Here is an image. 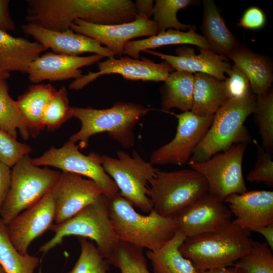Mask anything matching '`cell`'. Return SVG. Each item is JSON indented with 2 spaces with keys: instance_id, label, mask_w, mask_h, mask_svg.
<instances>
[{
  "instance_id": "3",
  "label": "cell",
  "mask_w": 273,
  "mask_h": 273,
  "mask_svg": "<svg viewBox=\"0 0 273 273\" xmlns=\"http://www.w3.org/2000/svg\"><path fill=\"white\" fill-rule=\"evenodd\" d=\"M253 241L250 231L231 220L214 231L186 238L180 250L197 270H202L232 266Z\"/></svg>"
},
{
  "instance_id": "27",
  "label": "cell",
  "mask_w": 273,
  "mask_h": 273,
  "mask_svg": "<svg viewBox=\"0 0 273 273\" xmlns=\"http://www.w3.org/2000/svg\"><path fill=\"white\" fill-rule=\"evenodd\" d=\"M56 90L51 84L30 86L16 100L18 107L30 132L33 137L44 128L43 112Z\"/></svg>"
},
{
  "instance_id": "42",
  "label": "cell",
  "mask_w": 273,
  "mask_h": 273,
  "mask_svg": "<svg viewBox=\"0 0 273 273\" xmlns=\"http://www.w3.org/2000/svg\"><path fill=\"white\" fill-rule=\"evenodd\" d=\"M9 1L0 0V30L7 32L15 30L16 24L9 10Z\"/></svg>"
},
{
  "instance_id": "26",
  "label": "cell",
  "mask_w": 273,
  "mask_h": 273,
  "mask_svg": "<svg viewBox=\"0 0 273 273\" xmlns=\"http://www.w3.org/2000/svg\"><path fill=\"white\" fill-rule=\"evenodd\" d=\"M195 30L194 26H191L187 32L169 29L147 38L129 41L124 46V54L139 59L141 52L160 47L178 44L193 45L198 48L210 50L204 38L197 34Z\"/></svg>"
},
{
  "instance_id": "47",
  "label": "cell",
  "mask_w": 273,
  "mask_h": 273,
  "mask_svg": "<svg viewBox=\"0 0 273 273\" xmlns=\"http://www.w3.org/2000/svg\"><path fill=\"white\" fill-rule=\"evenodd\" d=\"M10 77V73L0 66V80H6Z\"/></svg>"
},
{
  "instance_id": "35",
  "label": "cell",
  "mask_w": 273,
  "mask_h": 273,
  "mask_svg": "<svg viewBox=\"0 0 273 273\" xmlns=\"http://www.w3.org/2000/svg\"><path fill=\"white\" fill-rule=\"evenodd\" d=\"M256 96V95H255ZM254 120L262 143L266 151L273 150V92L270 89L266 94L256 96Z\"/></svg>"
},
{
  "instance_id": "19",
  "label": "cell",
  "mask_w": 273,
  "mask_h": 273,
  "mask_svg": "<svg viewBox=\"0 0 273 273\" xmlns=\"http://www.w3.org/2000/svg\"><path fill=\"white\" fill-rule=\"evenodd\" d=\"M232 215L235 225L254 231L256 229L273 224V192L253 190L233 194L224 200Z\"/></svg>"
},
{
  "instance_id": "17",
  "label": "cell",
  "mask_w": 273,
  "mask_h": 273,
  "mask_svg": "<svg viewBox=\"0 0 273 273\" xmlns=\"http://www.w3.org/2000/svg\"><path fill=\"white\" fill-rule=\"evenodd\" d=\"M54 217V204L50 190L39 201L6 225L9 239L20 253L26 254L32 241L50 229Z\"/></svg>"
},
{
  "instance_id": "31",
  "label": "cell",
  "mask_w": 273,
  "mask_h": 273,
  "mask_svg": "<svg viewBox=\"0 0 273 273\" xmlns=\"http://www.w3.org/2000/svg\"><path fill=\"white\" fill-rule=\"evenodd\" d=\"M0 129L15 139L17 132L25 140L31 136L16 100L9 94L5 80H0Z\"/></svg>"
},
{
  "instance_id": "29",
  "label": "cell",
  "mask_w": 273,
  "mask_h": 273,
  "mask_svg": "<svg viewBox=\"0 0 273 273\" xmlns=\"http://www.w3.org/2000/svg\"><path fill=\"white\" fill-rule=\"evenodd\" d=\"M194 74L180 71L171 73L160 88L164 111L177 108L190 111L193 100Z\"/></svg>"
},
{
  "instance_id": "39",
  "label": "cell",
  "mask_w": 273,
  "mask_h": 273,
  "mask_svg": "<svg viewBox=\"0 0 273 273\" xmlns=\"http://www.w3.org/2000/svg\"><path fill=\"white\" fill-rule=\"evenodd\" d=\"M31 148L22 143L0 129V161L13 167L24 156L29 154Z\"/></svg>"
},
{
  "instance_id": "18",
  "label": "cell",
  "mask_w": 273,
  "mask_h": 273,
  "mask_svg": "<svg viewBox=\"0 0 273 273\" xmlns=\"http://www.w3.org/2000/svg\"><path fill=\"white\" fill-rule=\"evenodd\" d=\"M21 28L24 33L55 53L78 56L85 53H91L108 58L115 56L108 48L88 36L74 32L70 28L58 32L30 23L22 25Z\"/></svg>"
},
{
  "instance_id": "6",
  "label": "cell",
  "mask_w": 273,
  "mask_h": 273,
  "mask_svg": "<svg viewBox=\"0 0 273 273\" xmlns=\"http://www.w3.org/2000/svg\"><path fill=\"white\" fill-rule=\"evenodd\" d=\"M49 230L54 235L39 249V252L43 254L62 244L66 237L76 236L94 241L106 259L119 241L109 217L108 196L104 194L68 220L61 224L53 223Z\"/></svg>"
},
{
  "instance_id": "5",
  "label": "cell",
  "mask_w": 273,
  "mask_h": 273,
  "mask_svg": "<svg viewBox=\"0 0 273 273\" xmlns=\"http://www.w3.org/2000/svg\"><path fill=\"white\" fill-rule=\"evenodd\" d=\"M255 104L256 96L253 94L241 99L229 100L214 115L209 128L189 161H206L235 144L250 141L244 124L253 113Z\"/></svg>"
},
{
  "instance_id": "20",
  "label": "cell",
  "mask_w": 273,
  "mask_h": 273,
  "mask_svg": "<svg viewBox=\"0 0 273 273\" xmlns=\"http://www.w3.org/2000/svg\"><path fill=\"white\" fill-rule=\"evenodd\" d=\"M103 58L98 54L74 56L49 52L31 63L27 72L28 79L36 84L46 80H75L83 75L81 68L98 63Z\"/></svg>"
},
{
  "instance_id": "44",
  "label": "cell",
  "mask_w": 273,
  "mask_h": 273,
  "mask_svg": "<svg viewBox=\"0 0 273 273\" xmlns=\"http://www.w3.org/2000/svg\"><path fill=\"white\" fill-rule=\"evenodd\" d=\"M152 0H136L134 5L137 15H143L150 19L152 16L154 7Z\"/></svg>"
},
{
  "instance_id": "36",
  "label": "cell",
  "mask_w": 273,
  "mask_h": 273,
  "mask_svg": "<svg viewBox=\"0 0 273 273\" xmlns=\"http://www.w3.org/2000/svg\"><path fill=\"white\" fill-rule=\"evenodd\" d=\"M73 117L72 107L69 105L67 90L64 86L55 92L43 114L44 128L54 130Z\"/></svg>"
},
{
  "instance_id": "7",
  "label": "cell",
  "mask_w": 273,
  "mask_h": 273,
  "mask_svg": "<svg viewBox=\"0 0 273 273\" xmlns=\"http://www.w3.org/2000/svg\"><path fill=\"white\" fill-rule=\"evenodd\" d=\"M29 154L13 167L9 190L0 209L7 225L15 217L39 201L51 190L60 172L33 165Z\"/></svg>"
},
{
  "instance_id": "34",
  "label": "cell",
  "mask_w": 273,
  "mask_h": 273,
  "mask_svg": "<svg viewBox=\"0 0 273 273\" xmlns=\"http://www.w3.org/2000/svg\"><path fill=\"white\" fill-rule=\"evenodd\" d=\"M192 0H156L154 5L153 20L157 24L159 32L172 29L185 30L191 25L181 23L178 19V12L194 4Z\"/></svg>"
},
{
  "instance_id": "23",
  "label": "cell",
  "mask_w": 273,
  "mask_h": 273,
  "mask_svg": "<svg viewBox=\"0 0 273 273\" xmlns=\"http://www.w3.org/2000/svg\"><path fill=\"white\" fill-rule=\"evenodd\" d=\"M47 50L36 41L14 37L0 30V66L9 73L27 74L31 63Z\"/></svg>"
},
{
  "instance_id": "10",
  "label": "cell",
  "mask_w": 273,
  "mask_h": 273,
  "mask_svg": "<svg viewBox=\"0 0 273 273\" xmlns=\"http://www.w3.org/2000/svg\"><path fill=\"white\" fill-rule=\"evenodd\" d=\"M246 144H235L206 161H189L187 164L204 177L208 185V193L224 201L230 195L248 191L242 170Z\"/></svg>"
},
{
  "instance_id": "21",
  "label": "cell",
  "mask_w": 273,
  "mask_h": 273,
  "mask_svg": "<svg viewBox=\"0 0 273 273\" xmlns=\"http://www.w3.org/2000/svg\"><path fill=\"white\" fill-rule=\"evenodd\" d=\"M196 54L191 48L180 47L176 51V55L166 54L151 50L143 52L158 57L168 62L176 71L189 73H202L212 75L221 81L225 79V74L232 66L228 58L218 55L211 50L199 48Z\"/></svg>"
},
{
  "instance_id": "43",
  "label": "cell",
  "mask_w": 273,
  "mask_h": 273,
  "mask_svg": "<svg viewBox=\"0 0 273 273\" xmlns=\"http://www.w3.org/2000/svg\"><path fill=\"white\" fill-rule=\"evenodd\" d=\"M11 179L10 167L0 161V209L9 190Z\"/></svg>"
},
{
  "instance_id": "2",
  "label": "cell",
  "mask_w": 273,
  "mask_h": 273,
  "mask_svg": "<svg viewBox=\"0 0 273 273\" xmlns=\"http://www.w3.org/2000/svg\"><path fill=\"white\" fill-rule=\"evenodd\" d=\"M108 199L109 217L120 241L154 251L164 246L178 231L172 217L160 215L153 209L148 215H142L119 193L108 196Z\"/></svg>"
},
{
  "instance_id": "11",
  "label": "cell",
  "mask_w": 273,
  "mask_h": 273,
  "mask_svg": "<svg viewBox=\"0 0 273 273\" xmlns=\"http://www.w3.org/2000/svg\"><path fill=\"white\" fill-rule=\"evenodd\" d=\"M31 161L37 166H52L62 172L87 177L96 183L107 196L119 193L117 186L102 166L101 156L94 153L89 155L82 154L79 146L69 140L61 147H51L41 156L31 158Z\"/></svg>"
},
{
  "instance_id": "24",
  "label": "cell",
  "mask_w": 273,
  "mask_h": 273,
  "mask_svg": "<svg viewBox=\"0 0 273 273\" xmlns=\"http://www.w3.org/2000/svg\"><path fill=\"white\" fill-rule=\"evenodd\" d=\"M201 30L211 51L227 57L239 44L228 28L215 2L204 0Z\"/></svg>"
},
{
  "instance_id": "28",
  "label": "cell",
  "mask_w": 273,
  "mask_h": 273,
  "mask_svg": "<svg viewBox=\"0 0 273 273\" xmlns=\"http://www.w3.org/2000/svg\"><path fill=\"white\" fill-rule=\"evenodd\" d=\"M186 236L178 231L174 237L158 250H148L154 273H197L193 263L185 258L180 248Z\"/></svg>"
},
{
  "instance_id": "37",
  "label": "cell",
  "mask_w": 273,
  "mask_h": 273,
  "mask_svg": "<svg viewBox=\"0 0 273 273\" xmlns=\"http://www.w3.org/2000/svg\"><path fill=\"white\" fill-rule=\"evenodd\" d=\"M81 251L76 263L66 273H108L109 264L92 241L79 237Z\"/></svg>"
},
{
  "instance_id": "33",
  "label": "cell",
  "mask_w": 273,
  "mask_h": 273,
  "mask_svg": "<svg viewBox=\"0 0 273 273\" xmlns=\"http://www.w3.org/2000/svg\"><path fill=\"white\" fill-rule=\"evenodd\" d=\"M106 260L121 273H150L143 249L127 242L119 240Z\"/></svg>"
},
{
  "instance_id": "13",
  "label": "cell",
  "mask_w": 273,
  "mask_h": 273,
  "mask_svg": "<svg viewBox=\"0 0 273 273\" xmlns=\"http://www.w3.org/2000/svg\"><path fill=\"white\" fill-rule=\"evenodd\" d=\"M98 68L97 72H89L74 80L69 84V89L80 90L102 75L114 74L128 80L164 82L170 74L175 71L165 61L158 63L145 57L135 59L128 56L109 58L99 62Z\"/></svg>"
},
{
  "instance_id": "4",
  "label": "cell",
  "mask_w": 273,
  "mask_h": 273,
  "mask_svg": "<svg viewBox=\"0 0 273 273\" xmlns=\"http://www.w3.org/2000/svg\"><path fill=\"white\" fill-rule=\"evenodd\" d=\"M150 110L141 104L120 101L104 109L73 107V117L79 120L81 126L69 140L75 143L79 142L81 147L84 148L90 137L105 132L123 147L129 149L134 145L136 124Z\"/></svg>"
},
{
  "instance_id": "12",
  "label": "cell",
  "mask_w": 273,
  "mask_h": 273,
  "mask_svg": "<svg viewBox=\"0 0 273 273\" xmlns=\"http://www.w3.org/2000/svg\"><path fill=\"white\" fill-rule=\"evenodd\" d=\"M173 115L178 121L176 134L169 143L152 152L150 158L152 165L181 166L187 163L209 128L214 116H198L190 111Z\"/></svg>"
},
{
  "instance_id": "46",
  "label": "cell",
  "mask_w": 273,
  "mask_h": 273,
  "mask_svg": "<svg viewBox=\"0 0 273 273\" xmlns=\"http://www.w3.org/2000/svg\"><path fill=\"white\" fill-rule=\"evenodd\" d=\"M197 273H237V272L233 266L231 267H220L206 270H197Z\"/></svg>"
},
{
  "instance_id": "41",
  "label": "cell",
  "mask_w": 273,
  "mask_h": 273,
  "mask_svg": "<svg viewBox=\"0 0 273 273\" xmlns=\"http://www.w3.org/2000/svg\"><path fill=\"white\" fill-rule=\"evenodd\" d=\"M266 23V17L264 11L255 6L247 8L241 16L238 26L250 30L262 29Z\"/></svg>"
},
{
  "instance_id": "14",
  "label": "cell",
  "mask_w": 273,
  "mask_h": 273,
  "mask_svg": "<svg viewBox=\"0 0 273 273\" xmlns=\"http://www.w3.org/2000/svg\"><path fill=\"white\" fill-rule=\"evenodd\" d=\"M74 32L88 36L110 49L114 54H124L125 45L133 39L150 37L159 33L156 23L143 15L129 22L112 25L90 23L80 19L72 23Z\"/></svg>"
},
{
  "instance_id": "16",
  "label": "cell",
  "mask_w": 273,
  "mask_h": 273,
  "mask_svg": "<svg viewBox=\"0 0 273 273\" xmlns=\"http://www.w3.org/2000/svg\"><path fill=\"white\" fill-rule=\"evenodd\" d=\"M223 200L207 193L172 216L186 238L211 232L232 220Z\"/></svg>"
},
{
  "instance_id": "8",
  "label": "cell",
  "mask_w": 273,
  "mask_h": 273,
  "mask_svg": "<svg viewBox=\"0 0 273 273\" xmlns=\"http://www.w3.org/2000/svg\"><path fill=\"white\" fill-rule=\"evenodd\" d=\"M208 193L206 180L192 169L170 172L158 170L148 189L153 209L167 217L173 216Z\"/></svg>"
},
{
  "instance_id": "1",
  "label": "cell",
  "mask_w": 273,
  "mask_h": 273,
  "mask_svg": "<svg viewBox=\"0 0 273 273\" xmlns=\"http://www.w3.org/2000/svg\"><path fill=\"white\" fill-rule=\"evenodd\" d=\"M33 15L36 24L63 32L77 19L112 25L131 22L137 15L131 0H37Z\"/></svg>"
},
{
  "instance_id": "22",
  "label": "cell",
  "mask_w": 273,
  "mask_h": 273,
  "mask_svg": "<svg viewBox=\"0 0 273 273\" xmlns=\"http://www.w3.org/2000/svg\"><path fill=\"white\" fill-rule=\"evenodd\" d=\"M228 58L247 76L253 94L264 95L270 89L273 81V67L267 56L256 53L240 44Z\"/></svg>"
},
{
  "instance_id": "40",
  "label": "cell",
  "mask_w": 273,
  "mask_h": 273,
  "mask_svg": "<svg viewBox=\"0 0 273 273\" xmlns=\"http://www.w3.org/2000/svg\"><path fill=\"white\" fill-rule=\"evenodd\" d=\"M226 74L228 76L222 83L228 100L241 99L253 94L248 78L235 64Z\"/></svg>"
},
{
  "instance_id": "32",
  "label": "cell",
  "mask_w": 273,
  "mask_h": 273,
  "mask_svg": "<svg viewBox=\"0 0 273 273\" xmlns=\"http://www.w3.org/2000/svg\"><path fill=\"white\" fill-rule=\"evenodd\" d=\"M237 273H273L272 249L265 241H253L250 249L233 265Z\"/></svg>"
},
{
  "instance_id": "45",
  "label": "cell",
  "mask_w": 273,
  "mask_h": 273,
  "mask_svg": "<svg viewBox=\"0 0 273 273\" xmlns=\"http://www.w3.org/2000/svg\"><path fill=\"white\" fill-rule=\"evenodd\" d=\"M254 231L262 235L265 239V242L273 250V224L259 227Z\"/></svg>"
},
{
  "instance_id": "38",
  "label": "cell",
  "mask_w": 273,
  "mask_h": 273,
  "mask_svg": "<svg viewBox=\"0 0 273 273\" xmlns=\"http://www.w3.org/2000/svg\"><path fill=\"white\" fill-rule=\"evenodd\" d=\"M257 152V160L253 169L247 175L249 182H262L273 186V156L272 152L265 150L258 142L253 141Z\"/></svg>"
},
{
  "instance_id": "30",
  "label": "cell",
  "mask_w": 273,
  "mask_h": 273,
  "mask_svg": "<svg viewBox=\"0 0 273 273\" xmlns=\"http://www.w3.org/2000/svg\"><path fill=\"white\" fill-rule=\"evenodd\" d=\"M39 258L21 254L9 239L6 224L0 218V265L5 273H34Z\"/></svg>"
},
{
  "instance_id": "9",
  "label": "cell",
  "mask_w": 273,
  "mask_h": 273,
  "mask_svg": "<svg viewBox=\"0 0 273 273\" xmlns=\"http://www.w3.org/2000/svg\"><path fill=\"white\" fill-rule=\"evenodd\" d=\"M117 155L116 158L101 156L105 171L114 181L121 196L143 212H150L153 206L148 189L158 169L135 151L130 155L119 151Z\"/></svg>"
},
{
  "instance_id": "25",
  "label": "cell",
  "mask_w": 273,
  "mask_h": 273,
  "mask_svg": "<svg viewBox=\"0 0 273 273\" xmlns=\"http://www.w3.org/2000/svg\"><path fill=\"white\" fill-rule=\"evenodd\" d=\"M228 100L222 81L207 74H194L190 110L193 113L200 116L214 115Z\"/></svg>"
},
{
  "instance_id": "15",
  "label": "cell",
  "mask_w": 273,
  "mask_h": 273,
  "mask_svg": "<svg viewBox=\"0 0 273 273\" xmlns=\"http://www.w3.org/2000/svg\"><path fill=\"white\" fill-rule=\"evenodd\" d=\"M51 192L57 224L68 220L104 194L94 181L67 172L60 173Z\"/></svg>"
},
{
  "instance_id": "48",
  "label": "cell",
  "mask_w": 273,
  "mask_h": 273,
  "mask_svg": "<svg viewBox=\"0 0 273 273\" xmlns=\"http://www.w3.org/2000/svg\"><path fill=\"white\" fill-rule=\"evenodd\" d=\"M0 273H5L0 265Z\"/></svg>"
}]
</instances>
